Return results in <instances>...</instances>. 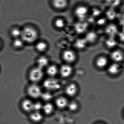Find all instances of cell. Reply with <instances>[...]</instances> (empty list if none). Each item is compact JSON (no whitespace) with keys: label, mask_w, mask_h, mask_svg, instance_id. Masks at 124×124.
<instances>
[{"label":"cell","mask_w":124,"mask_h":124,"mask_svg":"<svg viewBox=\"0 0 124 124\" xmlns=\"http://www.w3.org/2000/svg\"><path fill=\"white\" fill-rule=\"evenodd\" d=\"M38 36V31L32 27H26L22 31L21 37L22 40L29 43H33Z\"/></svg>","instance_id":"1"},{"label":"cell","mask_w":124,"mask_h":124,"mask_svg":"<svg viewBox=\"0 0 124 124\" xmlns=\"http://www.w3.org/2000/svg\"><path fill=\"white\" fill-rule=\"evenodd\" d=\"M43 76L42 69L38 67L31 70L29 74V78L32 82L37 83L42 79Z\"/></svg>","instance_id":"2"},{"label":"cell","mask_w":124,"mask_h":124,"mask_svg":"<svg viewBox=\"0 0 124 124\" xmlns=\"http://www.w3.org/2000/svg\"><path fill=\"white\" fill-rule=\"evenodd\" d=\"M44 86L48 91H55L60 87V84L57 79L49 78L46 79L43 83Z\"/></svg>","instance_id":"3"},{"label":"cell","mask_w":124,"mask_h":124,"mask_svg":"<svg viewBox=\"0 0 124 124\" xmlns=\"http://www.w3.org/2000/svg\"><path fill=\"white\" fill-rule=\"evenodd\" d=\"M28 95L33 98H38L41 96L42 92L41 89L38 85L34 84L31 85L27 90Z\"/></svg>","instance_id":"4"},{"label":"cell","mask_w":124,"mask_h":124,"mask_svg":"<svg viewBox=\"0 0 124 124\" xmlns=\"http://www.w3.org/2000/svg\"><path fill=\"white\" fill-rule=\"evenodd\" d=\"M119 31L118 26L114 23H110L106 25L105 33L108 37H116Z\"/></svg>","instance_id":"5"},{"label":"cell","mask_w":124,"mask_h":124,"mask_svg":"<svg viewBox=\"0 0 124 124\" xmlns=\"http://www.w3.org/2000/svg\"><path fill=\"white\" fill-rule=\"evenodd\" d=\"M88 13L87 7L84 6H79L77 7L75 10V15L80 21H84L86 18Z\"/></svg>","instance_id":"6"},{"label":"cell","mask_w":124,"mask_h":124,"mask_svg":"<svg viewBox=\"0 0 124 124\" xmlns=\"http://www.w3.org/2000/svg\"><path fill=\"white\" fill-rule=\"evenodd\" d=\"M62 57L64 61L68 63L74 62L76 59V56L74 52L69 50H65L63 52Z\"/></svg>","instance_id":"7"},{"label":"cell","mask_w":124,"mask_h":124,"mask_svg":"<svg viewBox=\"0 0 124 124\" xmlns=\"http://www.w3.org/2000/svg\"><path fill=\"white\" fill-rule=\"evenodd\" d=\"M111 59L115 62L118 63L122 62L124 59V52L119 50H116L113 51L110 55Z\"/></svg>","instance_id":"8"},{"label":"cell","mask_w":124,"mask_h":124,"mask_svg":"<svg viewBox=\"0 0 124 124\" xmlns=\"http://www.w3.org/2000/svg\"><path fill=\"white\" fill-rule=\"evenodd\" d=\"M73 72L72 67L69 65L62 66L60 70V73L61 76L63 78H66L70 76Z\"/></svg>","instance_id":"9"},{"label":"cell","mask_w":124,"mask_h":124,"mask_svg":"<svg viewBox=\"0 0 124 124\" xmlns=\"http://www.w3.org/2000/svg\"><path fill=\"white\" fill-rule=\"evenodd\" d=\"M77 91L78 88L75 84H70L68 85L66 88V93L69 97H73L75 96L77 93Z\"/></svg>","instance_id":"10"},{"label":"cell","mask_w":124,"mask_h":124,"mask_svg":"<svg viewBox=\"0 0 124 124\" xmlns=\"http://www.w3.org/2000/svg\"><path fill=\"white\" fill-rule=\"evenodd\" d=\"M22 107L25 112L29 113L33 111V103L29 99H25L22 103Z\"/></svg>","instance_id":"11"},{"label":"cell","mask_w":124,"mask_h":124,"mask_svg":"<svg viewBox=\"0 0 124 124\" xmlns=\"http://www.w3.org/2000/svg\"><path fill=\"white\" fill-rule=\"evenodd\" d=\"M53 6L57 9L65 8L68 5V0H52Z\"/></svg>","instance_id":"12"},{"label":"cell","mask_w":124,"mask_h":124,"mask_svg":"<svg viewBox=\"0 0 124 124\" xmlns=\"http://www.w3.org/2000/svg\"><path fill=\"white\" fill-rule=\"evenodd\" d=\"M88 27L87 23L84 22L83 21H80L77 23L75 25L76 31L79 33H83L86 31Z\"/></svg>","instance_id":"13"},{"label":"cell","mask_w":124,"mask_h":124,"mask_svg":"<svg viewBox=\"0 0 124 124\" xmlns=\"http://www.w3.org/2000/svg\"><path fill=\"white\" fill-rule=\"evenodd\" d=\"M121 67L118 63H113L108 68V72L111 75H115L119 73L121 71Z\"/></svg>","instance_id":"14"},{"label":"cell","mask_w":124,"mask_h":124,"mask_svg":"<svg viewBox=\"0 0 124 124\" xmlns=\"http://www.w3.org/2000/svg\"><path fill=\"white\" fill-rule=\"evenodd\" d=\"M117 41L115 37H108L105 41L106 46L109 49L115 48L117 46Z\"/></svg>","instance_id":"15"},{"label":"cell","mask_w":124,"mask_h":124,"mask_svg":"<svg viewBox=\"0 0 124 124\" xmlns=\"http://www.w3.org/2000/svg\"><path fill=\"white\" fill-rule=\"evenodd\" d=\"M98 35L95 32L93 31H90L87 33L85 36V40L87 42L89 43H94L98 39Z\"/></svg>","instance_id":"16"},{"label":"cell","mask_w":124,"mask_h":124,"mask_svg":"<svg viewBox=\"0 0 124 124\" xmlns=\"http://www.w3.org/2000/svg\"><path fill=\"white\" fill-rule=\"evenodd\" d=\"M56 105L59 108L62 109L68 106V102L65 98L60 97L56 100Z\"/></svg>","instance_id":"17"},{"label":"cell","mask_w":124,"mask_h":124,"mask_svg":"<svg viewBox=\"0 0 124 124\" xmlns=\"http://www.w3.org/2000/svg\"><path fill=\"white\" fill-rule=\"evenodd\" d=\"M108 60L105 57L101 56L97 59L96 62L97 66L100 68H103L107 66Z\"/></svg>","instance_id":"18"},{"label":"cell","mask_w":124,"mask_h":124,"mask_svg":"<svg viewBox=\"0 0 124 124\" xmlns=\"http://www.w3.org/2000/svg\"><path fill=\"white\" fill-rule=\"evenodd\" d=\"M106 19L110 20H115L117 17V12L115 10V9L109 8L105 13Z\"/></svg>","instance_id":"19"},{"label":"cell","mask_w":124,"mask_h":124,"mask_svg":"<svg viewBox=\"0 0 124 124\" xmlns=\"http://www.w3.org/2000/svg\"><path fill=\"white\" fill-rule=\"evenodd\" d=\"M122 0H105V3L109 8H116L121 5Z\"/></svg>","instance_id":"20"},{"label":"cell","mask_w":124,"mask_h":124,"mask_svg":"<svg viewBox=\"0 0 124 124\" xmlns=\"http://www.w3.org/2000/svg\"><path fill=\"white\" fill-rule=\"evenodd\" d=\"M31 119L33 122L38 123L43 119V116L39 112L34 111L31 114L30 116Z\"/></svg>","instance_id":"21"},{"label":"cell","mask_w":124,"mask_h":124,"mask_svg":"<svg viewBox=\"0 0 124 124\" xmlns=\"http://www.w3.org/2000/svg\"><path fill=\"white\" fill-rule=\"evenodd\" d=\"M87 42L85 38L79 39H77L75 43L76 48L78 49L82 50L86 47Z\"/></svg>","instance_id":"22"},{"label":"cell","mask_w":124,"mask_h":124,"mask_svg":"<svg viewBox=\"0 0 124 124\" xmlns=\"http://www.w3.org/2000/svg\"><path fill=\"white\" fill-rule=\"evenodd\" d=\"M48 63L49 60L47 58L45 57H40L38 59V67L42 69L47 67Z\"/></svg>","instance_id":"23"},{"label":"cell","mask_w":124,"mask_h":124,"mask_svg":"<svg viewBox=\"0 0 124 124\" xmlns=\"http://www.w3.org/2000/svg\"><path fill=\"white\" fill-rule=\"evenodd\" d=\"M58 70L57 67L55 65H51L47 68V74L51 77H54L58 73Z\"/></svg>","instance_id":"24"},{"label":"cell","mask_w":124,"mask_h":124,"mask_svg":"<svg viewBox=\"0 0 124 124\" xmlns=\"http://www.w3.org/2000/svg\"><path fill=\"white\" fill-rule=\"evenodd\" d=\"M43 110L44 112L47 115H49L52 113L54 110V107L53 105L51 103H48L43 105Z\"/></svg>","instance_id":"25"},{"label":"cell","mask_w":124,"mask_h":124,"mask_svg":"<svg viewBox=\"0 0 124 124\" xmlns=\"http://www.w3.org/2000/svg\"><path fill=\"white\" fill-rule=\"evenodd\" d=\"M47 48V44L43 41L39 42L36 45V48L39 51L43 52L45 51Z\"/></svg>","instance_id":"26"},{"label":"cell","mask_w":124,"mask_h":124,"mask_svg":"<svg viewBox=\"0 0 124 124\" xmlns=\"http://www.w3.org/2000/svg\"><path fill=\"white\" fill-rule=\"evenodd\" d=\"M11 34L15 39L18 38L20 37H21L22 31L17 28H15L12 30Z\"/></svg>","instance_id":"27"},{"label":"cell","mask_w":124,"mask_h":124,"mask_svg":"<svg viewBox=\"0 0 124 124\" xmlns=\"http://www.w3.org/2000/svg\"><path fill=\"white\" fill-rule=\"evenodd\" d=\"M67 107H68L69 109L71 111H74L77 110L78 106L76 102L72 101L70 103H68Z\"/></svg>","instance_id":"28"},{"label":"cell","mask_w":124,"mask_h":124,"mask_svg":"<svg viewBox=\"0 0 124 124\" xmlns=\"http://www.w3.org/2000/svg\"><path fill=\"white\" fill-rule=\"evenodd\" d=\"M23 41L22 39L16 38L13 41V46L16 48H21L23 46Z\"/></svg>","instance_id":"29"},{"label":"cell","mask_w":124,"mask_h":124,"mask_svg":"<svg viewBox=\"0 0 124 124\" xmlns=\"http://www.w3.org/2000/svg\"><path fill=\"white\" fill-rule=\"evenodd\" d=\"M54 24L56 27L61 29L64 27L65 25V22L63 19L59 18L55 20Z\"/></svg>","instance_id":"30"},{"label":"cell","mask_w":124,"mask_h":124,"mask_svg":"<svg viewBox=\"0 0 124 124\" xmlns=\"http://www.w3.org/2000/svg\"><path fill=\"white\" fill-rule=\"evenodd\" d=\"M41 97L42 98L43 100L46 101H49L51 100L52 96L51 94L48 92L42 93Z\"/></svg>","instance_id":"31"},{"label":"cell","mask_w":124,"mask_h":124,"mask_svg":"<svg viewBox=\"0 0 124 124\" xmlns=\"http://www.w3.org/2000/svg\"><path fill=\"white\" fill-rule=\"evenodd\" d=\"M43 105L41 103L39 102H36L33 103V111L39 112L40 110L43 109Z\"/></svg>","instance_id":"32"},{"label":"cell","mask_w":124,"mask_h":124,"mask_svg":"<svg viewBox=\"0 0 124 124\" xmlns=\"http://www.w3.org/2000/svg\"><path fill=\"white\" fill-rule=\"evenodd\" d=\"M117 35L118 36L120 41L124 42V27H123L121 31L119 30Z\"/></svg>","instance_id":"33"},{"label":"cell","mask_w":124,"mask_h":124,"mask_svg":"<svg viewBox=\"0 0 124 124\" xmlns=\"http://www.w3.org/2000/svg\"><path fill=\"white\" fill-rule=\"evenodd\" d=\"M101 11L98 9H94L92 12V14L94 17H98L101 14Z\"/></svg>","instance_id":"34"},{"label":"cell","mask_w":124,"mask_h":124,"mask_svg":"<svg viewBox=\"0 0 124 124\" xmlns=\"http://www.w3.org/2000/svg\"><path fill=\"white\" fill-rule=\"evenodd\" d=\"M106 22V19L105 18H101L98 20L97 24L100 25H103L105 24Z\"/></svg>","instance_id":"35"},{"label":"cell","mask_w":124,"mask_h":124,"mask_svg":"<svg viewBox=\"0 0 124 124\" xmlns=\"http://www.w3.org/2000/svg\"><path fill=\"white\" fill-rule=\"evenodd\" d=\"M119 22L122 25V27L123 26V27H124V14H123L121 17Z\"/></svg>","instance_id":"36"},{"label":"cell","mask_w":124,"mask_h":124,"mask_svg":"<svg viewBox=\"0 0 124 124\" xmlns=\"http://www.w3.org/2000/svg\"><path fill=\"white\" fill-rule=\"evenodd\" d=\"M1 46V43L0 41V48Z\"/></svg>","instance_id":"37"},{"label":"cell","mask_w":124,"mask_h":124,"mask_svg":"<svg viewBox=\"0 0 124 124\" xmlns=\"http://www.w3.org/2000/svg\"></svg>","instance_id":"38"}]
</instances>
